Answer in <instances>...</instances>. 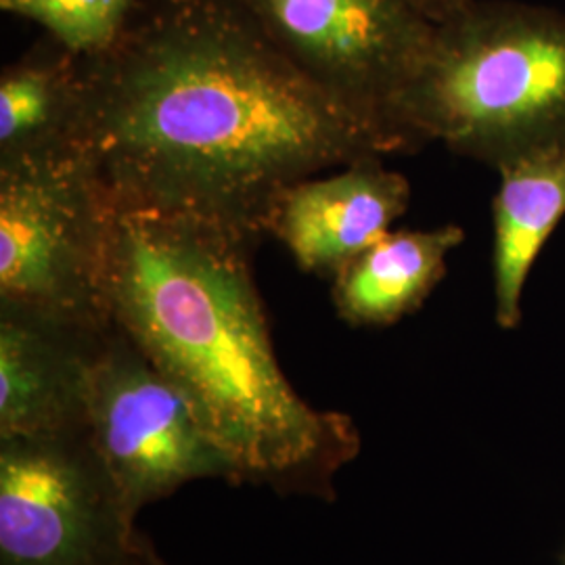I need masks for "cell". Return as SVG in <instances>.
I'll return each instance as SVG.
<instances>
[{"label": "cell", "instance_id": "6", "mask_svg": "<svg viewBox=\"0 0 565 565\" xmlns=\"http://www.w3.org/2000/svg\"><path fill=\"white\" fill-rule=\"evenodd\" d=\"M84 436L132 520L184 484L237 482L181 390L111 323L90 356Z\"/></svg>", "mask_w": 565, "mask_h": 565}, {"label": "cell", "instance_id": "9", "mask_svg": "<svg viewBox=\"0 0 565 565\" xmlns=\"http://www.w3.org/2000/svg\"><path fill=\"white\" fill-rule=\"evenodd\" d=\"M105 329L0 308V440L84 431L88 366Z\"/></svg>", "mask_w": 565, "mask_h": 565}, {"label": "cell", "instance_id": "7", "mask_svg": "<svg viewBox=\"0 0 565 565\" xmlns=\"http://www.w3.org/2000/svg\"><path fill=\"white\" fill-rule=\"evenodd\" d=\"M142 543L84 431L0 440V565H142Z\"/></svg>", "mask_w": 565, "mask_h": 565}, {"label": "cell", "instance_id": "13", "mask_svg": "<svg viewBox=\"0 0 565 565\" xmlns=\"http://www.w3.org/2000/svg\"><path fill=\"white\" fill-rule=\"evenodd\" d=\"M139 0H0L4 13L42 25L63 51L93 60L120 41Z\"/></svg>", "mask_w": 565, "mask_h": 565}, {"label": "cell", "instance_id": "5", "mask_svg": "<svg viewBox=\"0 0 565 565\" xmlns=\"http://www.w3.org/2000/svg\"><path fill=\"white\" fill-rule=\"evenodd\" d=\"M303 76L392 153L415 151L398 109L436 32L417 0H239Z\"/></svg>", "mask_w": 565, "mask_h": 565}, {"label": "cell", "instance_id": "14", "mask_svg": "<svg viewBox=\"0 0 565 565\" xmlns=\"http://www.w3.org/2000/svg\"><path fill=\"white\" fill-rule=\"evenodd\" d=\"M417 2L425 13L438 23L446 20L448 15H452L455 11H459L467 0H417Z\"/></svg>", "mask_w": 565, "mask_h": 565}, {"label": "cell", "instance_id": "12", "mask_svg": "<svg viewBox=\"0 0 565 565\" xmlns=\"http://www.w3.org/2000/svg\"><path fill=\"white\" fill-rule=\"evenodd\" d=\"M82 60L63 51L23 57L0 74V170L84 149Z\"/></svg>", "mask_w": 565, "mask_h": 565}, {"label": "cell", "instance_id": "8", "mask_svg": "<svg viewBox=\"0 0 565 565\" xmlns=\"http://www.w3.org/2000/svg\"><path fill=\"white\" fill-rule=\"evenodd\" d=\"M411 202L404 174L380 156L329 170L282 189L266 235L285 245L303 273L333 279L340 268L382 239Z\"/></svg>", "mask_w": 565, "mask_h": 565}, {"label": "cell", "instance_id": "15", "mask_svg": "<svg viewBox=\"0 0 565 565\" xmlns=\"http://www.w3.org/2000/svg\"><path fill=\"white\" fill-rule=\"evenodd\" d=\"M142 565H170L163 562L162 555H158L156 553V548L153 545L145 539V543H142Z\"/></svg>", "mask_w": 565, "mask_h": 565}, {"label": "cell", "instance_id": "2", "mask_svg": "<svg viewBox=\"0 0 565 565\" xmlns=\"http://www.w3.org/2000/svg\"><path fill=\"white\" fill-rule=\"evenodd\" d=\"M252 247L214 226L116 207L107 319L181 390L239 484L331 499L361 434L282 373Z\"/></svg>", "mask_w": 565, "mask_h": 565}, {"label": "cell", "instance_id": "3", "mask_svg": "<svg viewBox=\"0 0 565 565\" xmlns=\"http://www.w3.org/2000/svg\"><path fill=\"white\" fill-rule=\"evenodd\" d=\"M398 121L415 151L445 142L494 170L565 145V13L467 0L436 23Z\"/></svg>", "mask_w": 565, "mask_h": 565}, {"label": "cell", "instance_id": "1", "mask_svg": "<svg viewBox=\"0 0 565 565\" xmlns=\"http://www.w3.org/2000/svg\"><path fill=\"white\" fill-rule=\"evenodd\" d=\"M82 147L116 207L256 243L294 182L390 145L268 41L239 0H151L82 60Z\"/></svg>", "mask_w": 565, "mask_h": 565}, {"label": "cell", "instance_id": "4", "mask_svg": "<svg viewBox=\"0 0 565 565\" xmlns=\"http://www.w3.org/2000/svg\"><path fill=\"white\" fill-rule=\"evenodd\" d=\"M116 203L90 156L0 170V308L102 331Z\"/></svg>", "mask_w": 565, "mask_h": 565}, {"label": "cell", "instance_id": "11", "mask_svg": "<svg viewBox=\"0 0 565 565\" xmlns=\"http://www.w3.org/2000/svg\"><path fill=\"white\" fill-rule=\"evenodd\" d=\"M465 242L457 224L387 231L331 279L340 319L354 327H387L422 308L445 279L448 256Z\"/></svg>", "mask_w": 565, "mask_h": 565}, {"label": "cell", "instance_id": "10", "mask_svg": "<svg viewBox=\"0 0 565 565\" xmlns=\"http://www.w3.org/2000/svg\"><path fill=\"white\" fill-rule=\"evenodd\" d=\"M499 177L492 200L494 321L513 331L522 323L527 277L565 218V145L505 163Z\"/></svg>", "mask_w": 565, "mask_h": 565}]
</instances>
